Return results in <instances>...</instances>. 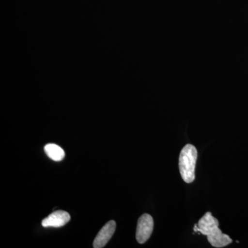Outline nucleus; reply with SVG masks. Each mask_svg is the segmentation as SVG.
Returning <instances> with one entry per match:
<instances>
[{"label":"nucleus","instance_id":"f03ea898","mask_svg":"<svg viewBox=\"0 0 248 248\" xmlns=\"http://www.w3.org/2000/svg\"><path fill=\"white\" fill-rule=\"evenodd\" d=\"M218 226L219 223L218 220L213 216L211 213L208 212L200 218L198 224L195 225L194 231L199 232L209 238L221 232Z\"/></svg>","mask_w":248,"mask_h":248},{"label":"nucleus","instance_id":"f257e3e1","mask_svg":"<svg viewBox=\"0 0 248 248\" xmlns=\"http://www.w3.org/2000/svg\"><path fill=\"white\" fill-rule=\"evenodd\" d=\"M197 155V148L191 144L186 145L179 155V171L183 180L187 184H191L195 180Z\"/></svg>","mask_w":248,"mask_h":248},{"label":"nucleus","instance_id":"423d86ee","mask_svg":"<svg viewBox=\"0 0 248 248\" xmlns=\"http://www.w3.org/2000/svg\"><path fill=\"white\" fill-rule=\"evenodd\" d=\"M46 154L50 159L55 161H61L65 156V152L58 145L48 143L45 147Z\"/></svg>","mask_w":248,"mask_h":248},{"label":"nucleus","instance_id":"39448f33","mask_svg":"<svg viewBox=\"0 0 248 248\" xmlns=\"http://www.w3.org/2000/svg\"><path fill=\"white\" fill-rule=\"evenodd\" d=\"M71 220V216L67 212L58 210L54 212L42 221V226L45 228H60L65 226Z\"/></svg>","mask_w":248,"mask_h":248},{"label":"nucleus","instance_id":"20e7f679","mask_svg":"<svg viewBox=\"0 0 248 248\" xmlns=\"http://www.w3.org/2000/svg\"><path fill=\"white\" fill-rule=\"evenodd\" d=\"M116 229V222L110 221L106 223L96 236L93 242V248H102L110 241Z\"/></svg>","mask_w":248,"mask_h":248},{"label":"nucleus","instance_id":"7ed1b4c3","mask_svg":"<svg viewBox=\"0 0 248 248\" xmlns=\"http://www.w3.org/2000/svg\"><path fill=\"white\" fill-rule=\"evenodd\" d=\"M154 228V221L151 215L143 214L140 217L137 226L136 239L139 244L146 243L151 237Z\"/></svg>","mask_w":248,"mask_h":248}]
</instances>
